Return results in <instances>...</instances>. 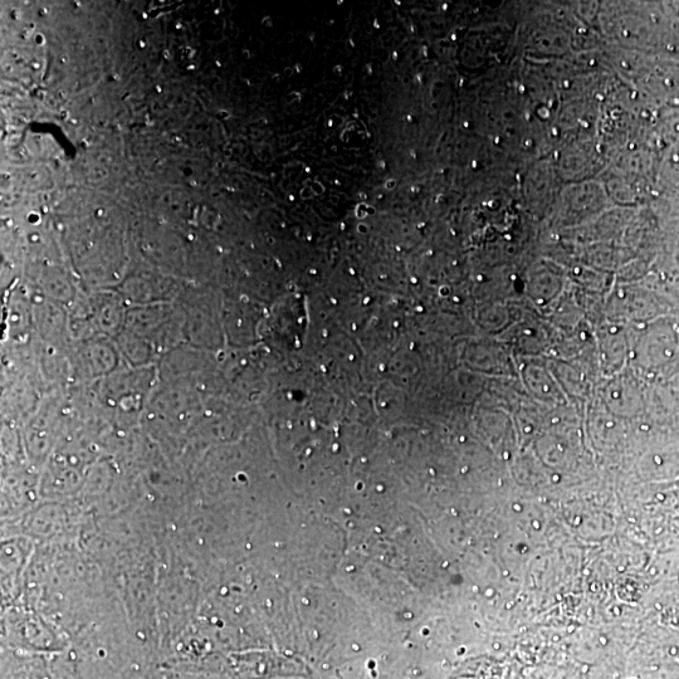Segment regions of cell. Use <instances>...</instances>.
I'll use <instances>...</instances> for the list:
<instances>
[{"instance_id":"cell-1","label":"cell","mask_w":679,"mask_h":679,"mask_svg":"<svg viewBox=\"0 0 679 679\" xmlns=\"http://www.w3.org/2000/svg\"><path fill=\"white\" fill-rule=\"evenodd\" d=\"M36 42L38 45H42L43 42H45V39H43L42 34H36Z\"/></svg>"},{"instance_id":"cell-2","label":"cell","mask_w":679,"mask_h":679,"mask_svg":"<svg viewBox=\"0 0 679 679\" xmlns=\"http://www.w3.org/2000/svg\"><path fill=\"white\" fill-rule=\"evenodd\" d=\"M29 217H31L32 221H39V214L38 213H31L29 214Z\"/></svg>"},{"instance_id":"cell-3","label":"cell","mask_w":679,"mask_h":679,"mask_svg":"<svg viewBox=\"0 0 679 679\" xmlns=\"http://www.w3.org/2000/svg\"><path fill=\"white\" fill-rule=\"evenodd\" d=\"M13 17L16 18V19H21V12H19V11H14Z\"/></svg>"},{"instance_id":"cell-4","label":"cell","mask_w":679,"mask_h":679,"mask_svg":"<svg viewBox=\"0 0 679 679\" xmlns=\"http://www.w3.org/2000/svg\"><path fill=\"white\" fill-rule=\"evenodd\" d=\"M164 57L166 58V60H169V58H170V52H169V51H165V52H164Z\"/></svg>"},{"instance_id":"cell-5","label":"cell","mask_w":679,"mask_h":679,"mask_svg":"<svg viewBox=\"0 0 679 679\" xmlns=\"http://www.w3.org/2000/svg\"><path fill=\"white\" fill-rule=\"evenodd\" d=\"M169 199H170V194L164 195L165 202H169Z\"/></svg>"},{"instance_id":"cell-6","label":"cell","mask_w":679,"mask_h":679,"mask_svg":"<svg viewBox=\"0 0 679 679\" xmlns=\"http://www.w3.org/2000/svg\"><path fill=\"white\" fill-rule=\"evenodd\" d=\"M194 68H195V66L192 65V66H189V67H188V70H194Z\"/></svg>"},{"instance_id":"cell-7","label":"cell","mask_w":679,"mask_h":679,"mask_svg":"<svg viewBox=\"0 0 679 679\" xmlns=\"http://www.w3.org/2000/svg\"><path fill=\"white\" fill-rule=\"evenodd\" d=\"M140 46L144 48V47H145V43H144L143 41H141V42H140Z\"/></svg>"}]
</instances>
